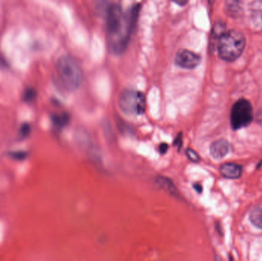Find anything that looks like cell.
Masks as SVG:
<instances>
[{"mask_svg": "<svg viewBox=\"0 0 262 261\" xmlns=\"http://www.w3.org/2000/svg\"><path fill=\"white\" fill-rule=\"evenodd\" d=\"M106 27L107 35L112 39V49L119 53L125 49L132 32L119 5L112 4L107 8Z\"/></svg>", "mask_w": 262, "mask_h": 261, "instance_id": "cell-1", "label": "cell"}, {"mask_svg": "<svg viewBox=\"0 0 262 261\" xmlns=\"http://www.w3.org/2000/svg\"><path fill=\"white\" fill-rule=\"evenodd\" d=\"M52 124L57 129L66 127L69 122V116L66 113H54L52 116Z\"/></svg>", "mask_w": 262, "mask_h": 261, "instance_id": "cell-12", "label": "cell"}, {"mask_svg": "<svg viewBox=\"0 0 262 261\" xmlns=\"http://www.w3.org/2000/svg\"><path fill=\"white\" fill-rule=\"evenodd\" d=\"M246 45L245 35L239 31H226L217 44L219 56L226 62L236 61L244 52Z\"/></svg>", "mask_w": 262, "mask_h": 261, "instance_id": "cell-2", "label": "cell"}, {"mask_svg": "<svg viewBox=\"0 0 262 261\" xmlns=\"http://www.w3.org/2000/svg\"><path fill=\"white\" fill-rule=\"evenodd\" d=\"M118 107L126 114H143L146 109L145 95L134 89H124L118 97Z\"/></svg>", "mask_w": 262, "mask_h": 261, "instance_id": "cell-4", "label": "cell"}, {"mask_svg": "<svg viewBox=\"0 0 262 261\" xmlns=\"http://www.w3.org/2000/svg\"><path fill=\"white\" fill-rule=\"evenodd\" d=\"M220 174L228 179H239L243 175V168L242 165L233 162L223 164L220 169Z\"/></svg>", "mask_w": 262, "mask_h": 261, "instance_id": "cell-8", "label": "cell"}, {"mask_svg": "<svg viewBox=\"0 0 262 261\" xmlns=\"http://www.w3.org/2000/svg\"><path fill=\"white\" fill-rule=\"evenodd\" d=\"M249 220L254 226L262 230V205H258L252 210Z\"/></svg>", "mask_w": 262, "mask_h": 261, "instance_id": "cell-11", "label": "cell"}, {"mask_svg": "<svg viewBox=\"0 0 262 261\" xmlns=\"http://www.w3.org/2000/svg\"><path fill=\"white\" fill-rule=\"evenodd\" d=\"M226 13L231 17H237L242 12L240 2L228 1L226 3Z\"/></svg>", "mask_w": 262, "mask_h": 261, "instance_id": "cell-13", "label": "cell"}, {"mask_svg": "<svg viewBox=\"0 0 262 261\" xmlns=\"http://www.w3.org/2000/svg\"><path fill=\"white\" fill-rule=\"evenodd\" d=\"M176 3L178 5H185L186 4V2H176Z\"/></svg>", "mask_w": 262, "mask_h": 261, "instance_id": "cell-22", "label": "cell"}, {"mask_svg": "<svg viewBox=\"0 0 262 261\" xmlns=\"http://www.w3.org/2000/svg\"><path fill=\"white\" fill-rule=\"evenodd\" d=\"M9 156L11 158L15 159V160H24L26 157H27L28 153L25 151H15L11 152L9 153Z\"/></svg>", "mask_w": 262, "mask_h": 261, "instance_id": "cell-17", "label": "cell"}, {"mask_svg": "<svg viewBox=\"0 0 262 261\" xmlns=\"http://www.w3.org/2000/svg\"><path fill=\"white\" fill-rule=\"evenodd\" d=\"M253 107L250 101L245 98L238 100L231 109L230 124L233 130H241L249 127L253 121Z\"/></svg>", "mask_w": 262, "mask_h": 261, "instance_id": "cell-5", "label": "cell"}, {"mask_svg": "<svg viewBox=\"0 0 262 261\" xmlns=\"http://www.w3.org/2000/svg\"><path fill=\"white\" fill-rule=\"evenodd\" d=\"M155 183L160 189L166 192V193L170 195L172 197H180V193H179L177 186L169 178L163 176H157L155 179Z\"/></svg>", "mask_w": 262, "mask_h": 261, "instance_id": "cell-9", "label": "cell"}, {"mask_svg": "<svg viewBox=\"0 0 262 261\" xmlns=\"http://www.w3.org/2000/svg\"><path fill=\"white\" fill-rule=\"evenodd\" d=\"M186 155L189 160H190L191 162L197 163V162L200 161V157L198 153L195 150H192V149H187L186 151Z\"/></svg>", "mask_w": 262, "mask_h": 261, "instance_id": "cell-16", "label": "cell"}, {"mask_svg": "<svg viewBox=\"0 0 262 261\" xmlns=\"http://www.w3.org/2000/svg\"><path fill=\"white\" fill-rule=\"evenodd\" d=\"M168 145L166 144H165V143H163V144H160V148H159V150H160V153H161V154H164V153H166V151L168 150Z\"/></svg>", "mask_w": 262, "mask_h": 261, "instance_id": "cell-18", "label": "cell"}, {"mask_svg": "<svg viewBox=\"0 0 262 261\" xmlns=\"http://www.w3.org/2000/svg\"><path fill=\"white\" fill-rule=\"evenodd\" d=\"M231 150V145L226 139H220L211 144L209 151L214 159H223L226 157Z\"/></svg>", "mask_w": 262, "mask_h": 261, "instance_id": "cell-7", "label": "cell"}, {"mask_svg": "<svg viewBox=\"0 0 262 261\" xmlns=\"http://www.w3.org/2000/svg\"><path fill=\"white\" fill-rule=\"evenodd\" d=\"M256 120L259 124H262V107L256 113Z\"/></svg>", "mask_w": 262, "mask_h": 261, "instance_id": "cell-19", "label": "cell"}, {"mask_svg": "<svg viewBox=\"0 0 262 261\" xmlns=\"http://www.w3.org/2000/svg\"><path fill=\"white\" fill-rule=\"evenodd\" d=\"M174 60L176 64L181 68L194 69L201 62V57L192 51L181 49L177 52Z\"/></svg>", "mask_w": 262, "mask_h": 261, "instance_id": "cell-6", "label": "cell"}, {"mask_svg": "<svg viewBox=\"0 0 262 261\" xmlns=\"http://www.w3.org/2000/svg\"><path fill=\"white\" fill-rule=\"evenodd\" d=\"M194 188H195V189H196V191L200 193H201L202 190H203L201 185H199V184H196V185H194Z\"/></svg>", "mask_w": 262, "mask_h": 261, "instance_id": "cell-21", "label": "cell"}, {"mask_svg": "<svg viewBox=\"0 0 262 261\" xmlns=\"http://www.w3.org/2000/svg\"><path fill=\"white\" fill-rule=\"evenodd\" d=\"M215 261H223V260H222L220 258V257H217V256H215Z\"/></svg>", "mask_w": 262, "mask_h": 261, "instance_id": "cell-23", "label": "cell"}, {"mask_svg": "<svg viewBox=\"0 0 262 261\" xmlns=\"http://www.w3.org/2000/svg\"><path fill=\"white\" fill-rule=\"evenodd\" d=\"M174 145L178 146V147H180L182 144V135L179 134V136L176 138L175 141L173 143Z\"/></svg>", "mask_w": 262, "mask_h": 261, "instance_id": "cell-20", "label": "cell"}, {"mask_svg": "<svg viewBox=\"0 0 262 261\" xmlns=\"http://www.w3.org/2000/svg\"><path fill=\"white\" fill-rule=\"evenodd\" d=\"M31 133V126L27 123H25L20 127L18 136L21 139H26Z\"/></svg>", "mask_w": 262, "mask_h": 261, "instance_id": "cell-15", "label": "cell"}, {"mask_svg": "<svg viewBox=\"0 0 262 261\" xmlns=\"http://www.w3.org/2000/svg\"><path fill=\"white\" fill-rule=\"evenodd\" d=\"M250 16L252 24L262 28V1L253 2L250 6Z\"/></svg>", "mask_w": 262, "mask_h": 261, "instance_id": "cell-10", "label": "cell"}, {"mask_svg": "<svg viewBox=\"0 0 262 261\" xmlns=\"http://www.w3.org/2000/svg\"><path fill=\"white\" fill-rule=\"evenodd\" d=\"M61 85L69 91L76 90L82 82V72L76 61L68 55L58 58L55 65Z\"/></svg>", "mask_w": 262, "mask_h": 261, "instance_id": "cell-3", "label": "cell"}, {"mask_svg": "<svg viewBox=\"0 0 262 261\" xmlns=\"http://www.w3.org/2000/svg\"><path fill=\"white\" fill-rule=\"evenodd\" d=\"M36 98V91L32 87H28L23 91V100L26 103H30Z\"/></svg>", "mask_w": 262, "mask_h": 261, "instance_id": "cell-14", "label": "cell"}]
</instances>
